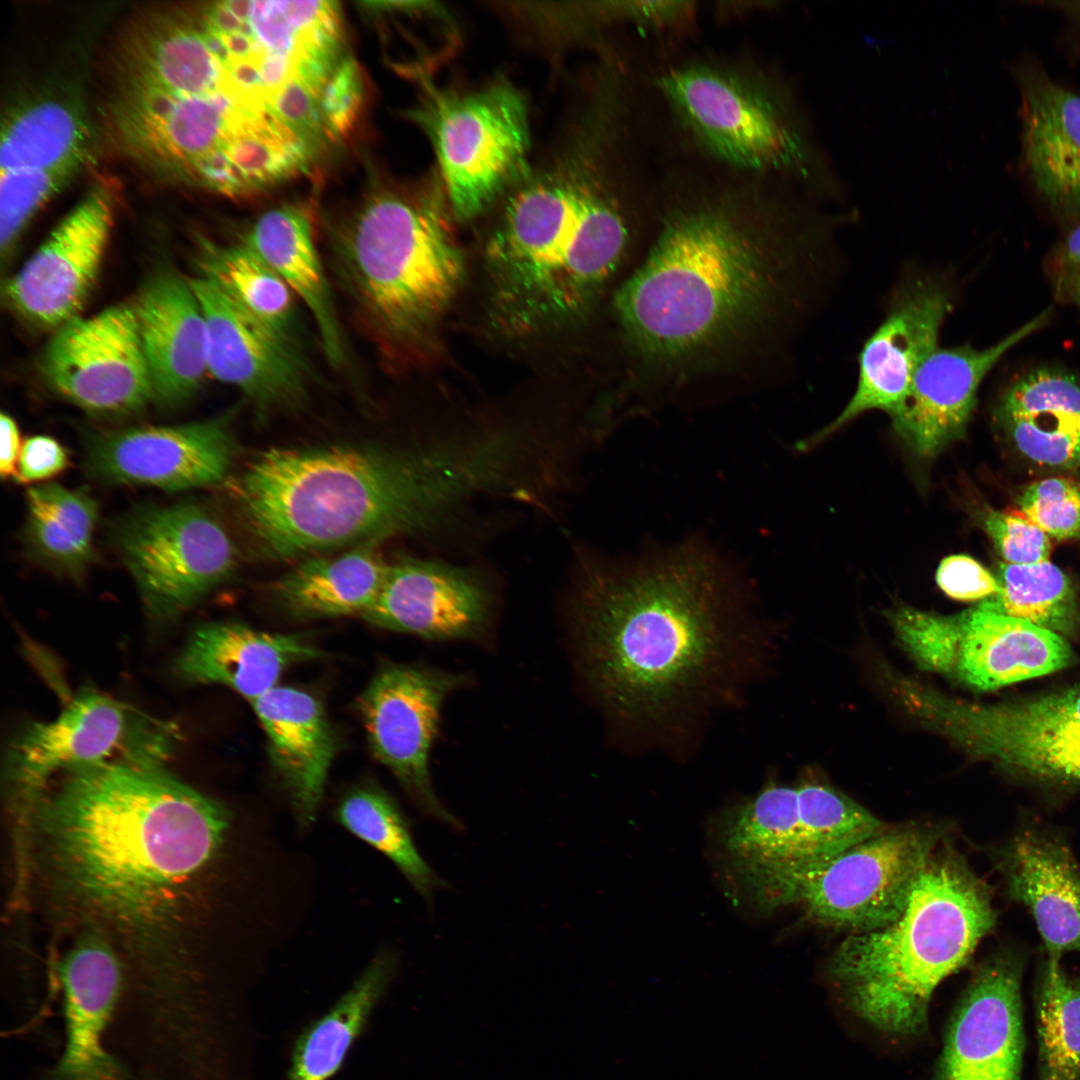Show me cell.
Instances as JSON below:
<instances>
[{"label": "cell", "mask_w": 1080, "mask_h": 1080, "mask_svg": "<svg viewBox=\"0 0 1080 1080\" xmlns=\"http://www.w3.org/2000/svg\"><path fill=\"white\" fill-rule=\"evenodd\" d=\"M982 523L1005 563L1026 565L1049 559L1051 539L1020 512L990 509L983 513Z\"/></svg>", "instance_id": "f6af8a7d"}, {"label": "cell", "mask_w": 1080, "mask_h": 1080, "mask_svg": "<svg viewBox=\"0 0 1080 1080\" xmlns=\"http://www.w3.org/2000/svg\"><path fill=\"white\" fill-rule=\"evenodd\" d=\"M87 130L70 105L43 101L18 113L3 128L1 173L58 170L73 173L84 157Z\"/></svg>", "instance_id": "74e56055"}, {"label": "cell", "mask_w": 1080, "mask_h": 1080, "mask_svg": "<svg viewBox=\"0 0 1080 1080\" xmlns=\"http://www.w3.org/2000/svg\"><path fill=\"white\" fill-rule=\"evenodd\" d=\"M936 582L948 597L958 601L985 600L999 591L997 578L964 554L944 558L938 566Z\"/></svg>", "instance_id": "7dc6e473"}, {"label": "cell", "mask_w": 1080, "mask_h": 1080, "mask_svg": "<svg viewBox=\"0 0 1080 1080\" xmlns=\"http://www.w3.org/2000/svg\"><path fill=\"white\" fill-rule=\"evenodd\" d=\"M957 617L953 671L975 688L993 690L1071 664L1070 645L1051 630L979 605Z\"/></svg>", "instance_id": "4dcf8cb0"}, {"label": "cell", "mask_w": 1080, "mask_h": 1080, "mask_svg": "<svg viewBox=\"0 0 1080 1080\" xmlns=\"http://www.w3.org/2000/svg\"><path fill=\"white\" fill-rule=\"evenodd\" d=\"M1 452L0 474L3 479H15L21 452L20 431L15 420L8 414L0 416Z\"/></svg>", "instance_id": "f907efd6"}, {"label": "cell", "mask_w": 1080, "mask_h": 1080, "mask_svg": "<svg viewBox=\"0 0 1080 1080\" xmlns=\"http://www.w3.org/2000/svg\"><path fill=\"white\" fill-rule=\"evenodd\" d=\"M997 417L1017 450L1031 462L1080 471V378L1039 367L1003 392Z\"/></svg>", "instance_id": "1f68e13d"}, {"label": "cell", "mask_w": 1080, "mask_h": 1080, "mask_svg": "<svg viewBox=\"0 0 1080 1080\" xmlns=\"http://www.w3.org/2000/svg\"><path fill=\"white\" fill-rule=\"evenodd\" d=\"M1036 1080H1080V975L1045 958L1034 995Z\"/></svg>", "instance_id": "f35d334b"}, {"label": "cell", "mask_w": 1080, "mask_h": 1080, "mask_svg": "<svg viewBox=\"0 0 1080 1080\" xmlns=\"http://www.w3.org/2000/svg\"><path fill=\"white\" fill-rule=\"evenodd\" d=\"M443 181L369 192L330 235L336 273L383 348L413 357L455 297L464 260Z\"/></svg>", "instance_id": "8992f818"}, {"label": "cell", "mask_w": 1080, "mask_h": 1080, "mask_svg": "<svg viewBox=\"0 0 1080 1080\" xmlns=\"http://www.w3.org/2000/svg\"><path fill=\"white\" fill-rule=\"evenodd\" d=\"M113 225V198L97 186L55 227L11 278V308L30 325L56 331L79 317L100 271Z\"/></svg>", "instance_id": "d6986e66"}, {"label": "cell", "mask_w": 1080, "mask_h": 1080, "mask_svg": "<svg viewBox=\"0 0 1080 1080\" xmlns=\"http://www.w3.org/2000/svg\"><path fill=\"white\" fill-rule=\"evenodd\" d=\"M995 923L985 884L960 856L935 849L902 913L849 936L833 957L832 975L864 1021L912 1035L926 1023L935 988L968 961Z\"/></svg>", "instance_id": "52a82bcc"}, {"label": "cell", "mask_w": 1080, "mask_h": 1080, "mask_svg": "<svg viewBox=\"0 0 1080 1080\" xmlns=\"http://www.w3.org/2000/svg\"><path fill=\"white\" fill-rule=\"evenodd\" d=\"M240 241L256 251L302 300L313 316L328 362L341 366L343 336L310 213L296 204L270 209L249 226Z\"/></svg>", "instance_id": "d6a6232c"}, {"label": "cell", "mask_w": 1080, "mask_h": 1080, "mask_svg": "<svg viewBox=\"0 0 1080 1080\" xmlns=\"http://www.w3.org/2000/svg\"><path fill=\"white\" fill-rule=\"evenodd\" d=\"M1013 75L1019 92L1020 160L1040 198L1059 216L1080 214V93L1031 58Z\"/></svg>", "instance_id": "cb8c5ba5"}, {"label": "cell", "mask_w": 1080, "mask_h": 1080, "mask_svg": "<svg viewBox=\"0 0 1080 1080\" xmlns=\"http://www.w3.org/2000/svg\"><path fill=\"white\" fill-rule=\"evenodd\" d=\"M231 416L98 431L86 440L87 469L106 482L167 491L215 485L226 478L236 454Z\"/></svg>", "instance_id": "ac0fdd59"}, {"label": "cell", "mask_w": 1080, "mask_h": 1080, "mask_svg": "<svg viewBox=\"0 0 1080 1080\" xmlns=\"http://www.w3.org/2000/svg\"><path fill=\"white\" fill-rule=\"evenodd\" d=\"M1017 503L1019 512L1050 539L1080 538V481L1050 477L1033 482Z\"/></svg>", "instance_id": "7bdbcfd3"}, {"label": "cell", "mask_w": 1080, "mask_h": 1080, "mask_svg": "<svg viewBox=\"0 0 1080 1080\" xmlns=\"http://www.w3.org/2000/svg\"><path fill=\"white\" fill-rule=\"evenodd\" d=\"M178 740L172 722L82 690L54 720L31 723L10 743L4 770L17 817L49 781L70 769L109 762L165 764Z\"/></svg>", "instance_id": "8fae6325"}, {"label": "cell", "mask_w": 1080, "mask_h": 1080, "mask_svg": "<svg viewBox=\"0 0 1080 1080\" xmlns=\"http://www.w3.org/2000/svg\"><path fill=\"white\" fill-rule=\"evenodd\" d=\"M336 818L386 856L425 898L441 887L442 881L419 853L405 815L385 791L374 786L352 790L340 801Z\"/></svg>", "instance_id": "ab89813d"}, {"label": "cell", "mask_w": 1080, "mask_h": 1080, "mask_svg": "<svg viewBox=\"0 0 1080 1080\" xmlns=\"http://www.w3.org/2000/svg\"><path fill=\"white\" fill-rule=\"evenodd\" d=\"M1051 274L1056 296L1080 314V214L1058 246Z\"/></svg>", "instance_id": "681fc988"}, {"label": "cell", "mask_w": 1080, "mask_h": 1080, "mask_svg": "<svg viewBox=\"0 0 1080 1080\" xmlns=\"http://www.w3.org/2000/svg\"><path fill=\"white\" fill-rule=\"evenodd\" d=\"M741 608L728 570L696 545L592 568L574 606L587 681L624 724L680 728L751 666L755 633Z\"/></svg>", "instance_id": "3957f363"}, {"label": "cell", "mask_w": 1080, "mask_h": 1080, "mask_svg": "<svg viewBox=\"0 0 1080 1080\" xmlns=\"http://www.w3.org/2000/svg\"><path fill=\"white\" fill-rule=\"evenodd\" d=\"M41 371L54 392L95 416H131L155 400L132 304L109 306L58 328L43 352Z\"/></svg>", "instance_id": "9a60e30c"}, {"label": "cell", "mask_w": 1080, "mask_h": 1080, "mask_svg": "<svg viewBox=\"0 0 1080 1080\" xmlns=\"http://www.w3.org/2000/svg\"><path fill=\"white\" fill-rule=\"evenodd\" d=\"M189 281L205 320L208 372L240 390L263 419L302 405L310 375L299 345L238 307L210 280Z\"/></svg>", "instance_id": "ffe728a7"}, {"label": "cell", "mask_w": 1080, "mask_h": 1080, "mask_svg": "<svg viewBox=\"0 0 1080 1080\" xmlns=\"http://www.w3.org/2000/svg\"><path fill=\"white\" fill-rule=\"evenodd\" d=\"M501 475L489 439L412 449L334 444L262 451L231 488L259 551L281 561L432 528Z\"/></svg>", "instance_id": "277c9868"}, {"label": "cell", "mask_w": 1080, "mask_h": 1080, "mask_svg": "<svg viewBox=\"0 0 1080 1080\" xmlns=\"http://www.w3.org/2000/svg\"><path fill=\"white\" fill-rule=\"evenodd\" d=\"M378 546L309 556L273 585L275 599L300 619L362 616L376 601L389 567Z\"/></svg>", "instance_id": "836d02e7"}, {"label": "cell", "mask_w": 1080, "mask_h": 1080, "mask_svg": "<svg viewBox=\"0 0 1080 1080\" xmlns=\"http://www.w3.org/2000/svg\"><path fill=\"white\" fill-rule=\"evenodd\" d=\"M996 578L999 591L982 600L980 607L1060 635L1076 627L1079 615L1071 583L1049 560L1026 565L1002 562Z\"/></svg>", "instance_id": "60d3db41"}, {"label": "cell", "mask_w": 1080, "mask_h": 1080, "mask_svg": "<svg viewBox=\"0 0 1080 1080\" xmlns=\"http://www.w3.org/2000/svg\"><path fill=\"white\" fill-rule=\"evenodd\" d=\"M899 635L926 668L952 672L958 643L957 616L943 617L901 607L891 614Z\"/></svg>", "instance_id": "ee69618b"}, {"label": "cell", "mask_w": 1080, "mask_h": 1080, "mask_svg": "<svg viewBox=\"0 0 1080 1080\" xmlns=\"http://www.w3.org/2000/svg\"><path fill=\"white\" fill-rule=\"evenodd\" d=\"M420 80L408 117L433 147L451 211L471 219L526 176L531 142L525 98L504 79L467 92Z\"/></svg>", "instance_id": "9c48e42d"}, {"label": "cell", "mask_w": 1080, "mask_h": 1080, "mask_svg": "<svg viewBox=\"0 0 1080 1080\" xmlns=\"http://www.w3.org/2000/svg\"><path fill=\"white\" fill-rule=\"evenodd\" d=\"M881 830L875 816L827 785H769L736 808L724 841L761 904L775 907L790 880Z\"/></svg>", "instance_id": "30bf717a"}, {"label": "cell", "mask_w": 1080, "mask_h": 1080, "mask_svg": "<svg viewBox=\"0 0 1080 1080\" xmlns=\"http://www.w3.org/2000/svg\"><path fill=\"white\" fill-rule=\"evenodd\" d=\"M953 733L1009 771L1080 787V684L991 705H953Z\"/></svg>", "instance_id": "e0dca14e"}, {"label": "cell", "mask_w": 1080, "mask_h": 1080, "mask_svg": "<svg viewBox=\"0 0 1080 1080\" xmlns=\"http://www.w3.org/2000/svg\"><path fill=\"white\" fill-rule=\"evenodd\" d=\"M66 449L56 439L36 435L25 440L14 480L30 483L51 479L69 466Z\"/></svg>", "instance_id": "c3c4849f"}, {"label": "cell", "mask_w": 1080, "mask_h": 1080, "mask_svg": "<svg viewBox=\"0 0 1080 1080\" xmlns=\"http://www.w3.org/2000/svg\"><path fill=\"white\" fill-rule=\"evenodd\" d=\"M659 192L636 264L609 299L632 402L759 385L805 300L810 239L762 184Z\"/></svg>", "instance_id": "6da1fadb"}, {"label": "cell", "mask_w": 1080, "mask_h": 1080, "mask_svg": "<svg viewBox=\"0 0 1080 1080\" xmlns=\"http://www.w3.org/2000/svg\"><path fill=\"white\" fill-rule=\"evenodd\" d=\"M397 968L392 952L379 953L346 993L297 1039L289 1080H328L342 1066Z\"/></svg>", "instance_id": "d590c367"}, {"label": "cell", "mask_w": 1080, "mask_h": 1080, "mask_svg": "<svg viewBox=\"0 0 1080 1080\" xmlns=\"http://www.w3.org/2000/svg\"><path fill=\"white\" fill-rule=\"evenodd\" d=\"M217 37L236 80L266 99L323 84L349 56L334 1H227Z\"/></svg>", "instance_id": "7c38bea8"}, {"label": "cell", "mask_w": 1080, "mask_h": 1080, "mask_svg": "<svg viewBox=\"0 0 1080 1080\" xmlns=\"http://www.w3.org/2000/svg\"><path fill=\"white\" fill-rule=\"evenodd\" d=\"M197 263L200 276L233 303L298 344L294 293L256 251L241 241L223 245L202 239Z\"/></svg>", "instance_id": "8d00e7d4"}, {"label": "cell", "mask_w": 1080, "mask_h": 1080, "mask_svg": "<svg viewBox=\"0 0 1080 1080\" xmlns=\"http://www.w3.org/2000/svg\"><path fill=\"white\" fill-rule=\"evenodd\" d=\"M154 399L174 407L190 400L208 373L206 325L189 280L163 271L134 302Z\"/></svg>", "instance_id": "83f0119b"}, {"label": "cell", "mask_w": 1080, "mask_h": 1080, "mask_svg": "<svg viewBox=\"0 0 1080 1080\" xmlns=\"http://www.w3.org/2000/svg\"><path fill=\"white\" fill-rule=\"evenodd\" d=\"M996 858L1007 895L1032 915L1046 958L1080 954V864L1064 836L1022 824Z\"/></svg>", "instance_id": "484cf974"}, {"label": "cell", "mask_w": 1080, "mask_h": 1080, "mask_svg": "<svg viewBox=\"0 0 1080 1080\" xmlns=\"http://www.w3.org/2000/svg\"><path fill=\"white\" fill-rule=\"evenodd\" d=\"M951 307L949 292L936 282L920 280L905 288L859 353L858 381L850 401L812 442L870 410L894 417L908 397L918 367L938 347Z\"/></svg>", "instance_id": "7402d4cb"}, {"label": "cell", "mask_w": 1080, "mask_h": 1080, "mask_svg": "<svg viewBox=\"0 0 1080 1080\" xmlns=\"http://www.w3.org/2000/svg\"><path fill=\"white\" fill-rule=\"evenodd\" d=\"M72 173L58 170L0 174V248L9 255L35 213Z\"/></svg>", "instance_id": "b9f144b4"}, {"label": "cell", "mask_w": 1080, "mask_h": 1080, "mask_svg": "<svg viewBox=\"0 0 1080 1080\" xmlns=\"http://www.w3.org/2000/svg\"><path fill=\"white\" fill-rule=\"evenodd\" d=\"M1038 5H1044L1057 10L1065 15L1080 31V0L1072 1H1038Z\"/></svg>", "instance_id": "816d5d0a"}, {"label": "cell", "mask_w": 1080, "mask_h": 1080, "mask_svg": "<svg viewBox=\"0 0 1080 1080\" xmlns=\"http://www.w3.org/2000/svg\"><path fill=\"white\" fill-rule=\"evenodd\" d=\"M654 88L705 156L749 179L808 176L809 146L786 87L743 61L696 58L658 73Z\"/></svg>", "instance_id": "ba28073f"}, {"label": "cell", "mask_w": 1080, "mask_h": 1080, "mask_svg": "<svg viewBox=\"0 0 1080 1080\" xmlns=\"http://www.w3.org/2000/svg\"><path fill=\"white\" fill-rule=\"evenodd\" d=\"M322 655L298 634L212 622L193 631L175 659L174 671L190 683L224 685L251 703L276 687L290 665Z\"/></svg>", "instance_id": "f546056e"}, {"label": "cell", "mask_w": 1080, "mask_h": 1080, "mask_svg": "<svg viewBox=\"0 0 1080 1080\" xmlns=\"http://www.w3.org/2000/svg\"><path fill=\"white\" fill-rule=\"evenodd\" d=\"M24 837L56 912L144 965L184 959V908L230 814L164 764L70 769L30 804Z\"/></svg>", "instance_id": "7a4b0ae2"}, {"label": "cell", "mask_w": 1080, "mask_h": 1080, "mask_svg": "<svg viewBox=\"0 0 1080 1080\" xmlns=\"http://www.w3.org/2000/svg\"><path fill=\"white\" fill-rule=\"evenodd\" d=\"M1049 310L993 346L970 345L934 349L918 367L893 426L911 451L930 458L961 438L977 403L982 380L1013 346L1042 328Z\"/></svg>", "instance_id": "603a6c76"}, {"label": "cell", "mask_w": 1080, "mask_h": 1080, "mask_svg": "<svg viewBox=\"0 0 1080 1080\" xmlns=\"http://www.w3.org/2000/svg\"><path fill=\"white\" fill-rule=\"evenodd\" d=\"M489 616L488 593L472 575L406 557L389 563L376 601L361 617L383 629L451 640L479 637Z\"/></svg>", "instance_id": "d4e9b609"}, {"label": "cell", "mask_w": 1080, "mask_h": 1080, "mask_svg": "<svg viewBox=\"0 0 1080 1080\" xmlns=\"http://www.w3.org/2000/svg\"><path fill=\"white\" fill-rule=\"evenodd\" d=\"M467 681L463 674L390 664L375 675L358 701L377 760L393 773L419 808L454 827L459 822L434 792L429 755L445 699Z\"/></svg>", "instance_id": "2e32d148"}, {"label": "cell", "mask_w": 1080, "mask_h": 1080, "mask_svg": "<svg viewBox=\"0 0 1080 1080\" xmlns=\"http://www.w3.org/2000/svg\"><path fill=\"white\" fill-rule=\"evenodd\" d=\"M26 504L23 536L32 558L57 574L80 579L94 557L95 499L85 488L49 483L30 487Z\"/></svg>", "instance_id": "e575fe53"}, {"label": "cell", "mask_w": 1080, "mask_h": 1080, "mask_svg": "<svg viewBox=\"0 0 1080 1080\" xmlns=\"http://www.w3.org/2000/svg\"><path fill=\"white\" fill-rule=\"evenodd\" d=\"M117 952L99 932L82 930L61 962L66 1045L58 1080H120L103 1045L122 982Z\"/></svg>", "instance_id": "4316f807"}, {"label": "cell", "mask_w": 1080, "mask_h": 1080, "mask_svg": "<svg viewBox=\"0 0 1080 1080\" xmlns=\"http://www.w3.org/2000/svg\"><path fill=\"white\" fill-rule=\"evenodd\" d=\"M936 844L926 829L882 830L790 880L775 906L798 903L818 922L857 932L880 928L902 913Z\"/></svg>", "instance_id": "5bb4252c"}, {"label": "cell", "mask_w": 1080, "mask_h": 1080, "mask_svg": "<svg viewBox=\"0 0 1080 1080\" xmlns=\"http://www.w3.org/2000/svg\"><path fill=\"white\" fill-rule=\"evenodd\" d=\"M115 544L148 614H182L235 572L238 554L229 533L205 507L183 503L145 508L117 527Z\"/></svg>", "instance_id": "4fadbf2b"}, {"label": "cell", "mask_w": 1080, "mask_h": 1080, "mask_svg": "<svg viewBox=\"0 0 1080 1080\" xmlns=\"http://www.w3.org/2000/svg\"><path fill=\"white\" fill-rule=\"evenodd\" d=\"M1024 958L1001 950L976 970L949 1026L934 1080H1022Z\"/></svg>", "instance_id": "44dd1931"}, {"label": "cell", "mask_w": 1080, "mask_h": 1080, "mask_svg": "<svg viewBox=\"0 0 1080 1080\" xmlns=\"http://www.w3.org/2000/svg\"><path fill=\"white\" fill-rule=\"evenodd\" d=\"M364 96L360 66L349 55L332 74L322 93V109L334 143L342 139L358 120Z\"/></svg>", "instance_id": "bcb514c9"}, {"label": "cell", "mask_w": 1080, "mask_h": 1080, "mask_svg": "<svg viewBox=\"0 0 1080 1080\" xmlns=\"http://www.w3.org/2000/svg\"><path fill=\"white\" fill-rule=\"evenodd\" d=\"M250 704L294 815L299 825L309 827L317 816L337 747L323 705L304 690L278 685Z\"/></svg>", "instance_id": "f1b7e54d"}, {"label": "cell", "mask_w": 1080, "mask_h": 1080, "mask_svg": "<svg viewBox=\"0 0 1080 1080\" xmlns=\"http://www.w3.org/2000/svg\"><path fill=\"white\" fill-rule=\"evenodd\" d=\"M651 198L623 169L565 157L525 177L486 247L499 319L532 331L613 294L648 240Z\"/></svg>", "instance_id": "5b68a950"}]
</instances>
